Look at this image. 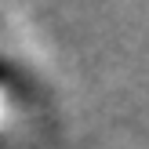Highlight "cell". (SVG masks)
I'll return each mask as SVG.
<instances>
[{"mask_svg": "<svg viewBox=\"0 0 149 149\" xmlns=\"http://www.w3.org/2000/svg\"><path fill=\"white\" fill-rule=\"evenodd\" d=\"M4 80H11V69H7V65L0 62V84H4Z\"/></svg>", "mask_w": 149, "mask_h": 149, "instance_id": "cell-1", "label": "cell"}]
</instances>
